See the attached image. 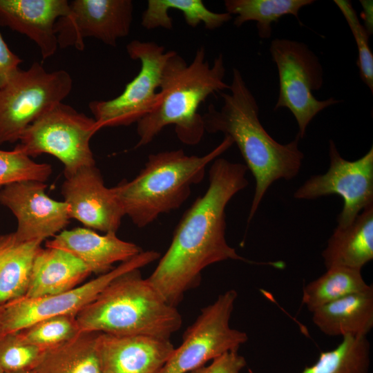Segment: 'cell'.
Here are the masks:
<instances>
[{
	"label": "cell",
	"mask_w": 373,
	"mask_h": 373,
	"mask_svg": "<svg viewBox=\"0 0 373 373\" xmlns=\"http://www.w3.org/2000/svg\"><path fill=\"white\" fill-rule=\"evenodd\" d=\"M329 167L322 175L307 180L294 193L298 200H315L337 194L343 200L337 227L351 224L365 208L373 204V147L361 158L346 160L332 140L329 141Z\"/></svg>",
	"instance_id": "cell-11"
},
{
	"label": "cell",
	"mask_w": 373,
	"mask_h": 373,
	"mask_svg": "<svg viewBox=\"0 0 373 373\" xmlns=\"http://www.w3.org/2000/svg\"><path fill=\"white\" fill-rule=\"evenodd\" d=\"M97 332L77 337L44 352L37 373H103L97 350Z\"/></svg>",
	"instance_id": "cell-23"
},
{
	"label": "cell",
	"mask_w": 373,
	"mask_h": 373,
	"mask_svg": "<svg viewBox=\"0 0 373 373\" xmlns=\"http://www.w3.org/2000/svg\"><path fill=\"white\" fill-rule=\"evenodd\" d=\"M225 72L222 54L211 65L204 46L196 50L190 64L174 51L162 71L157 105L137 123L139 141L135 148L151 142L169 125H174L182 143H199L205 132L199 107L211 95L229 90L224 81Z\"/></svg>",
	"instance_id": "cell-3"
},
{
	"label": "cell",
	"mask_w": 373,
	"mask_h": 373,
	"mask_svg": "<svg viewBox=\"0 0 373 373\" xmlns=\"http://www.w3.org/2000/svg\"><path fill=\"white\" fill-rule=\"evenodd\" d=\"M69 12L67 0H0V26L27 36L46 59L58 48L55 23Z\"/></svg>",
	"instance_id": "cell-17"
},
{
	"label": "cell",
	"mask_w": 373,
	"mask_h": 373,
	"mask_svg": "<svg viewBox=\"0 0 373 373\" xmlns=\"http://www.w3.org/2000/svg\"><path fill=\"white\" fill-rule=\"evenodd\" d=\"M372 287L365 281L361 270L334 267L303 287L302 303L312 312L327 303Z\"/></svg>",
	"instance_id": "cell-25"
},
{
	"label": "cell",
	"mask_w": 373,
	"mask_h": 373,
	"mask_svg": "<svg viewBox=\"0 0 373 373\" xmlns=\"http://www.w3.org/2000/svg\"><path fill=\"white\" fill-rule=\"evenodd\" d=\"M229 93H219L223 99L220 110L210 104L202 115L205 131L222 133L236 144L256 186L247 222L254 217L269 186L280 179L291 180L299 173L304 159L300 137L282 144L264 128L259 107L238 68L233 69Z\"/></svg>",
	"instance_id": "cell-2"
},
{
	"label": "cell",
	"mask_w": 373,
	"mask_h": 373,
	"mask_svg": "<svg viewBox=\"0 0 373 373\" xmlns=\"http://www.w3.org/2000/svg\"><path fill=\"white\" fill-rule=\"evenodd\" d=\"M46 184L21 180L0 189V204L8 208L17 222V238L25 242L55 237L70 222L68 205L46 193Z\"/></svg>",
	"instance_id": "cell-14"
},
{
	"label": "cell",
	"mask_w": 373,
	"mask_h": 373,
	"mask_svg": "<svg viewBox=\"0 0 373 373\" xmlns=\"http://www.w3.org/2000/svg\"><path fill=\"white\" fill-rule=\"evenodd\" d=\"M344 16L356 41L358 48L357 65L362 81L373 92V54L369 45L370 35L358 18L351 2L347 0H334Z\"/></svg>",
	"instance_id": "cell-31"
},
{
	"label": "cell",
	"mask_w": 373,
	"mask_h": 373,
	"mask_svg": "<svg viewBox=\"0 0 373 373\" xmlns=\"http://www.w3.org/2000/svg\"><path fill=\"white\" fill-rule=\"evenodd\" d=\"M17 332L25 342L45 352L70 341L81 333L76 316L70 314L48 317Z\"/></svg>",
	"instance_id": "cell-28"
},
{
	"label": "cell",
	"mask_w": 373,
	"mask_h": 373,
	"mask_svg": "<svg viewBox=\"0 0 373 373\" xmlns=\"http://www.w3.org/2000/svg\"><path fill=\"white\" fill-rule=\"evenodd\" d=\"M45 351L27 343L18 332L0 338V367L4 373L35 370Z\"/></svg>",
	"instance_id": "cell-29"
},
{
	"label": "cell",
	"mask_w": 373,
	"mask_h": 373,
	"mask_svg": "<svg viewBox=\"0 0 373 373\" xmlns=\"http://www.w3.org/2000/svg\"><path fill=\"white\" fill-rule=\"evenodd\" d=\"M96 345L103 373H159L175 349L170 339L105 333Z\"/></svg>",
	"instance_id": "cell-16"
},
{
	"label": "cell",
	"mask_w": 373,
	"mask_h": 373,
	"mask_svg": "<svg viewBox=\"0 0 373 373\" xmlns=\"http://www.w3.org/2000/svg\"><path fill=\"white\" fill-rule=\"evenodd\" d=\"M180 11L186 24L192 28L203 23L207 30H214L231 19L228 12L218 13L209 10L201 0H149L142 15L141 25L147 30L173 28L169 10Z\"/></svg>",
	"instance_id": "cell-24"
},
{
	"label": "cell",
	"mask_w": 373,
	"mask_h": 373,
	"mask_svg": "<svg viewBox=\"0 0 373 373\" xmlns=\"http://www.w3.org/2000/svg\"><path fill=\"white\" fill-rule=\"evenodd\" d=\"M370 361L367 336H347L334 349L322 352L301 373H368Z\"/></svg>",
	"instance_id": "cell-27"
},
{
	"label": "cell",
	"mask_w": 373,
	"mask_h": 373,
	"mask_svg": "<svg viewBox=\"0 0 373 373\" xmlns=\"http://www.w3.org/2000/svg\"><path fill=\"white\" fill-rule=\"evenodd\" d=\"M21 62L22 59L9 48L0 33V88L20 69Z\"/></svg>",
	"instance_id": "cell-33"
},
{
	"label": "cell",
	"mask_w": 373,
	"mask_h": 373,
	"mask_svg": "<svg viewBox=\"0 0 373 373\" xmlns=\"http://www.w3.org/2000/svg\"><path fill=\"white\" fill-rule=\"evenodd\" d=\"M2 307L0 306V338L6 334Z\"/></svg>",
	"instance_id": "cell-35"
},
{
	"label": "cell",
	"mask_w": 373,
	"mask_h": 373,
	"mask_svg": "<svg viewBox=\"0 0 373 373\" xmlns=\"http://www.w3.org/2000/svg\"><path fill=\"white\" fill-rule=\"evenodd\" d=\"M81 332L170 339L182 319L140 269L115 278L77 315Z\"/></svg>",
	"instance_id": "cell-5"
},
{
	"label": "cell",
	"mask_w": 373,
	"mask_h": 373,
	"mask_svg": "<svg viewBox=\"0 0 373 373\" xmlns=\"http://www.w3.org/2000/svg\"><path fill=\"white\" fill-rule=\"evenodd\" d=\"M245 164L218 157L209 171L205 193L195 199L178 223L168 249L147 278L171 305L197 286L207 267L224 260L283 268L282 262H254L240 256L227 242L225 209L231 199L246 188Z\"/></svg>",
	"instance_id": "cell-1"
},
{
	"label": "cell",
	"mask_w": 373,
	"mask_h": 373,
	"mask_svg": "<svg viewBox=\"0 0 373 373\" xmlns=\"http://www.w3.org/2000/svg\"><path fill=\"white\" fill-rule=\"evenodd\" d=\"M313 3L314 0H226L224 4L227 12L236 15L233 21L236 27L255 21L259 37L269 39L273 23L287 15L294 16L300 22V10Z\"/></svg>",
	"instance_id": "cell-26"
},
{
	"label": "cell",
	"mask_w": 373,
	"mask_h": 373,
	"mask_svg": "<svg viewBox=\"0 0 373 373\" xmlns=\"http://www.w3.org/2000/svg\"><path fill=\"white\" fill-rule=\"evenodd\" d=\"M61 193L70 219L93 230L116 233L124 214L112 188L105 186L95 165L79 169L66 177Z\"/></svg>",
	"instance_id": "cell-15"
},
{
	"label": "cell",
	"mask_w": 373,
	"mask_h": 373,
	"mask_svg": "<svg viewBox=\"0 0 373 373\" xmlns=\"http://www.w3.org/2000/svg\"><path fill=\"white\" fill-rule=\"evenodd\" d=\"M237 296L229 289L202 309L159 373H188L227 352L238 350L248 335L229 325Z\"/></svg>",
	"instance_id": "cell-10"
},
{
	"label": "cell",
	"mask_w": 373,
	"mask_h": 373,
	"mask_svg": "<svg viewBox=\"0 0 373 373\" xmlns=\"http://www.w3.org/2000/svg\"><path fill=\"white\" fill-rule=\"evenodd\" d=\"M246 365L245 357L233 350L215 358L209 365H204L188 373H240Z\"/></svg>",
	"instance_id": "cell-32"
},
{
	"label": "cell",
	"mask_w": 373,
	"mask_h": 373,
	"mask_svg": "<svg viewBox=\"0 0 373 373\" xmlns=\"http://www.w3.org/2000/svg\"><path fill=\"white\" fill-rule=\"evenodd\" d=\"M42 242L21 241L15 232L0 235V306L26 296Z\"/></svg>",
	"instance_id": "cell-22"
},
{
	"label": "cell",
	"mask_w": 373,
	"mask_h": 373,
	"mask_svg": "<svg viewBox=\"0 0 373 373\" xmlns=\"http://www.w3.org/2000/svg\"><path fill=\"white\" fill-rule=\"evenodd\" d=\"M99 130L93 117L61 102L32 122L15 149L31 158L53 155L64 165L66 178L95 165L90 140Z\"/></svg>",
	"instance_id": "cell-7"
},
{
	"label": "cell",
	"mask_w": 373,
	"mask_h": 373,
	"mask_svg": "<svg viewBox=\"0 0 373 373\" xmlns=\"http://www.w3.org/2000/svg\"><path fill=\"white\" fill-rule=\"evenodd\" d=\"M325 267L361 270L373 259V204L364 209L354 222L336 227L321 254Z\"/></svg>",
	"instance_id": "cell-21"
},
{
	"label": "cell",
	"mask_w": 373,
	"mask_h": 373,
	"mask_svg": "<svg viewBox=\"0 0 373 373\" xmlns=\"http://www.w3.org/2000/svg\"><path fill=\"white\" fill-rule=\"evenodd\" d=\"M0 373H4L1 367H0Z\"/></svg>",
	"instance_id": "cell-37"
},
{
	"label": "cell",
	"mask_w": 373,
	"mask_h": 373,
	"mask_svg": "<svg viewBox=\"0 0 373 373\" xmlns=\"http://www.w3.org/2000/svg\"><path fill=\"white\" fill-rule=\"evenodd\" d=\"M11 373H37L35 370L26 371V372H11Z\"/></svg>",
	"instance_id": "cell-36"
},
{
	"label": "cell",
	"mask_w": 373,
	"mask_h": 373,
	"mask_svg": "<svg viewBox=\"0 0 373 373\" xmlns=\"http://www.w3.org/2000/svg\"><path fill=\"white\" fill-rule=\"evenodd\" d=\"M73 254L57 248H41L36 255L24 297L37 298L68 291L93 274Z\"/></svg>",
	"instance_id": "cell-19"
},
{
	"label": "cell",
	"mask_w": 373,
	"mask_h": 373,
	"mask_svg": "<svg viewBox=\"0 0 373 373\" xmlns=\"http://www.w3.org/2000/svg\"><path fill=\"white\" fill-rule=\"evenodd\" d=\"M233 144L225 135L218 146L202 156L187 155L182 149L149 155L135 178L111 187L124 216L142 228L161 214L178 209L189 197L192 185L203 180L208 164Z\"/></svg>",
	"instance_id": "cell-4"
},
{
	"label": "cell",
	"mask_w": 373,
	"mask_h": 373,
	"mask_svg": "<svg viewBox=\"0 0 373 373\" xmlns=\"http://www.w3.org/2000/svg\"><path fill=\"white\" fill-rule=\"evenodd\" d=\"M160 253L142 251L97 278L58 294L21 298L2 305L6 332L19 331L41 319L57 315H77L91 303L115 278L140 269L158 259Z\"/></svg>",
	"instance_id": "cell-12"
},
{
	"label": "cell",
	"mask_w": 373,
	"mask_h": 373,
	"mask_svg": "<svg viewBox=\"0 0 373 373\" xmlns=\"http://www.w3.org/2000/svg\"><path fill=\"white\" fill-rule=\"evenodd\" d=\"M45 247L73 254L96 274L106 273L114 263L127 261L142 251L137 245L119 239L115 233L101 235L86 227L63 230L46 241Z\"/></svg>",
	"instance_id": "cell-18"
},
{
	"label": "cell",
	"mask_w": 373,
	"mask_h": 373,
	"mask_svg": "<svg viewBox=\"0 0 373 373\" xmlns=\"http://www.w3.org/2000/svg\"><path fill=\"white\" fill-rule=\"evenodd\" d=\"M131 0H74L70 12L55 25L58 46L84 48V39L94 37L116 46L119 39L127 37L133 21Z\"/></svg>",
	"instance_id": "cell-13"
},
{
	"label": "cell",
	"mask_w": 373,
	"mask_h": 373,
	"mask_svg": "<svg viewBox=\"0 0 373 373\" xmlns=\"http://www.w3.org/2000/svg\"><path fill=\"white\" fill-rule=\"evenodd\" d=\"M363 8L362 18L364 21L363 26L370 36L373 32V3L370 0H360Z\"/></svg>",
	"instance_id": "cell-34"
},
{
	"label": "cell",
	"mask_w": 373,
	"mask_h": 373,
	"mask_svg": "<svg viewBox=\"0 0 373 373\" xmlns=\"http://www.w3.org/2000/svg\"><path fill=\"white\" fill-rule=\"evenodd\" d=\"M52 173L51 165L37 163L14 149H0V188L12 182L30 180L46 182Z\"/></svg>",
	"instance_id": "cell-30"
},
{
	"label": "cell",
	"mask_w": 373,
	"mask_h": 373,
	"mask_svg": "<svg viewBox=\"0 0 373 373\" xmlns=\"http://www.w3.org/2000/svg\"><path fill=\"white\" fill-rule=\"evenodd\" d=\"M269 51L279 77V95L274 109L288 108L297 122V135L303 138L313 118L339 101L334 97L321 101L313 95L312 91L323 86V68L306 44L277 38L271 41Z\"/></svg>",
	"instance_id": "cell-8"
},
{
	"label": "cell",
	"mask_w": 373,
	"mask_h": 373,
	"mask_svg": "<svg viewBox=\"0 0 373 373\" xmlns=\"http://www.w3.org/2000/svg\"><path fill=\"white\" fill-rule=\"evenodd\" d=\"M72 86L64 70L47 72L38 61L20 68L0 88V146L19 142L32 122L63 102Z\"/></svg>",
	"instance_id": "cell-6"
},
{
	"label": "cell",
	"mask_w": 373,
	"mask_h": 373,
	"mask_svg": "<svg viewBox=\"0 0 373 373\" xmlns=\"http://www.w3.org/2000/svg\"><path fill=\"white\" fill-rule=\"evenodd\" d=\"M126 51L131 59L140 61V71L119 95L89 103L99 129L137 123L154 110L159 102L164 65L175 50L166 51L154 41L136 39L127 44Z\"/></svg>",
	"instance_id": "cell-9"
},
{
	"label": "cell",
	"mask_w": 373,
	"mask_h": 373,
	"mask_svg": "<svg viewBox=\"0 0 373 373\" xmlns=\"http://www.w3.org/2000/svg\"><path fill=\"white\" fill-rule=\"evenodd\" d=\"M312 322L329 336H367L373 327V287L350 294L312 312Z\"/></svg>",
	"instance_id": "cell-20"
}]
</instances>
